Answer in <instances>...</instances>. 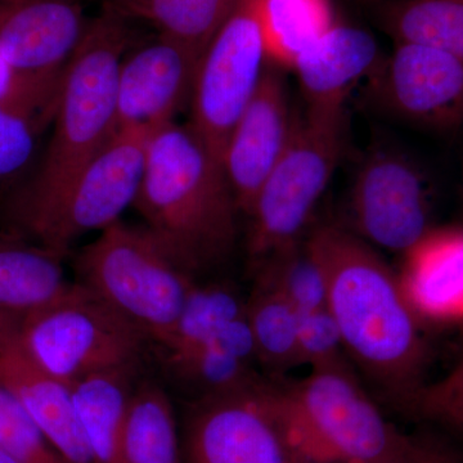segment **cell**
I'll return each instance as SVG.
<instances>
[{"label":"cell","mask_w":463,"mask_h":463,"mask_svg":"<svg viewBox=\"0 0 463 463\" xmlns=\"http://www.w3.org/2000/svg\"><path fill=\"white\" fill-rule=\"evenodd\" d=\"M345 118L295 116L288 147L259 191L249 218L252 263L307 236L310 219L339 164Z\"/></svg>","instance_id":"cell-7"},{"label":"cell","mask_w":463,"mask_h":463,"mask_svg":"<svg viewBox=\"0 0 463 463\" xmlns=\"http://www.w3.org/2000/svg\"><path fill=\"white\" fill-rule=\"evenodd\" d=\"M200 58L187 45L161 33L124 57L116 90L114 133H152L172 123L183 105L191 102Z\"/></svg>","instance_id":"cell-12"},{"label":"cell","mask_w":463,"mask_h":463,"mask_svg":"<svg viewBox=\"0 0 463 463\" xmlns=\"http://www.w3.org/2000/svg\"><path fill=\"white\" fill-rule=\"evenodd\" d=\"M259 365L273 377L300 365L298 312L273 286L255 282L246 303Z\"/></svg>","instance_id":"cell-22"},{"label":"cell","mask_w":463,"mask_h":463,"mask_svg":"<svg viewBox=\"0 0 463 463\" xmlns=\"http://www.w3.org/2000/svg\"><path fill=\"white\" fill-rule=\"evenodd\" d=\"M343 337L328 307L298 315L300 365L312 368L345 361Z\"/></svg>","instance_id":"cell-30"},{"label":"cell","mask_w":463,"mask_h":463,"mask_svg":"<svg viewBox=\"0 0 463 463\" xmlns=\"http://www.w3.org/2000/svg\"><path fill=\"white\" fill-rule=\"evenodd\" d=\"M248 298L227 282L194 281L163 356L187 354L246 313Z\"/></svg>","instance_id":"cell-25"},{"label":"cell","mask_w":463,"mask_h":463,"mask_svg":"<svg viewBox=\"0 0 463 463\" xmlns=\"http://www.w3.org/2000/svg\"><path fill=\"white\" fill-rule=\"evenodd\" d=\"M269 383L292 440L310 463H373L408 437L383 416L346 361Z\"/></svg>","instance_id":"cell-4"},{"label":"cell","mask_w":463,"mask_h":463,"mask_svg":"<svg viewBox=\"0 0 463 463\" xmlns=\"http://www.w3.org/2000/svg\"><path fill=\"white\" fill-rule=\"evenodd\" d=\"M79 283L114 307L163 349L196 279L185 273L146 228L121 221L100 232L76 258Z\"/></svg>","instance_id":"cell-5"},{"label":"cell","mask_w":463,"mask_h":463,"mask_svg":"<svg viewBox=\"0 0 463 463\" xmlns=\"http://www.w3.org/2000/svg\"><path fill=\"white\" fill-rule=\"evenodd\" d=\"M128 20L108 5L88 24L63 71L43 165L9 206L14 230L50 205L114 134L118 70L132 41Z\"/></svg>","instance_id":"cell-3"},{"label":"cell","mask_w":463,"mask_h":463,"mask_svg":"<svg viewBox=\"0 0 463 463\" xmlns=\"http://www.w3.org/2000/svg\"><path fill=\"white\" fill-rule=\"evenodd\" d=\"M307 241L327 279V307L346 354L390 403L412 412L428 347L398 273L346 227L317 225Z\"/></svg>","instance_id":"cell-1"},{"label":"cell","mask_w":463,"mask_h":463,"mask_svg":"<svg viewBox=\"0 0 463 463\" xmlns=\"http://www.w3.org/2000/svg\"><path fill=\"white\" fill-rule=\"evenodd\" d=\"M440 383L452 388L463 389V356L456 367L443 380H440Z\"/></svg>","instance_id":"cell-34"},{"label":"cell","mask_w":463,"mask_h":463,"mask_svg":"<svg viewBox=\"0 0 463 463\" xmlns=\"http://www.w3.org/2000/svg\"><path fill=\"white\" fill-rule=\"evenodd\" d=\"M376 39L359 27L335 23L295 61L307 112L326 118L346 116L350 93L383 62Z\"/></svg>","instance_id":"cell-15"},{"label":"cell","mask_w":463,"mask_h":463,"mask_svg":"<svg viewBox=\"0 0 463 463\" xmlns=\"http://www.w3.org/2000/svg\"><path fill=\"white\" fill-rule=\"evenodd\" d=\"M121 463H181L172 401L154 381H139L134 392L121 440Z\"/></svg>","instance_id":"cell-21"},{"label":"cell","mask_w":463,"mask_h":463,"mask_svg":"<svg viewBox=\"0 0 463 463\" xmlns=\"http://www.w3.org/2000/svg\"><path fill=\"white\" fill-rule=\"evenodd\" d=\"M432 199L430 178L410 154L376 146L350 188L352 232L371 246L404 255L434 228Z\"/></svg>","instance_id":"cell-10"},{"label":"cell","mask_w":463,"mask_h":463,"mask_svg":"<svg viewBox=\"0 0 463 463\" xmlns=\"http://www.w3.org/2000/svg\"><path fill=\"white\" fill-rule=\"evenodd\" d=\"M90 21L76 0L0 3V56L25 74H58L83 38Z\"/></svg>","instance_id":"cell-14"},{"label":"cell","mask_w":463,"mask_h":463,"mask_svg":"<svg viewBox=\"0 0 463 463\" xmlns=\"http://www.w3.org/2000/svg\"><path fill=\"white\" fill-rule=\"evenodd\" d=\"M20 237L0 236V312L23 319L54 303L72 283L65 254Z\"/></svg>","instance_id":"cell-20"},{"label":"cell","mask_w":463,"mask_h":463,"mask_svg":"<svg viewBox=\"0 0 463 463\" xmlns=\"http://www.w3.org/2000/svg\"><path fill=\"white\" fill-rule=\"evenodd\" d=\"M0 463H18L16 459L14 458V457H11L8 455L7 452H5V449H2L0 448Z\"/></svg>","instance_id":"cell-35"},{"label":"cell","mask_w":463,"mask_h":463,"mask_svg":"<svg viewBox=\"0 0 463 463\" xmlns=\"http://www.w3.org/2000/svg\"><path fill=\"white\" fill-rule=\"evenodd\" d=\"M17 343L33 364L67 385L103 371L142 365L154 345L79 282L54 303L23 318Z\"/></svg>","instance_id":"cell-6"},{"label":"cell","mask_w":463,"mask_h":463,"mask_svg":"<svg viewBox=\"0 0 463 463\" xmlns=\"http://www.w3.org/2000/svg\"><path fill=\"white\" fill-rule=\"evenodd\" d=\"M151 133L118 130L50 205L16 228L33 242L69 254L79 237L106 230L134 205Z\"/></svg>","instance_id":"cell-8"},{"label":"cell","mask_w":463,"mask_h":463,"mask_svg":"<svg viewBox=\"0 0 463 463\" xmlns=\"http://www.w3.org/2000/svg\"><path fill=\"white\" fill-rule=\"evenodd\" d=\"M295 116L285 80L265 66L260 83L225 146L223 169L241 212L249 216L270 172L288 147Z\"/></svg>","instance_id":"cell-13"},{"label":"cell","mask_w":463,"mask_h":463,"mask_svg":"<svg viewBox=\"0 0 463 463\" xmlns=\"http://www.w3.org/2000/svg\"><path fill=\"white\" fill-rule=\"evenodd\" d=\"M0 379L66 463H94L76 416L71 386L33 364L17 339L0 349Z\"/></svg>","instance_id":"cell-17"},{"label":"cell","mask_w":463,"mask_h":463,"mask_svg":"<svg viewBox=\"0 0 463 463\" xmlns=\"http://www.w3.org/2000/svg\"><path fill=\"white\" fill-rule=\"evenodd\" d=\"M334 24L330 0H264L268 60L292 67L298 54Z\"/></svg>","instance_id":"cell-26"},{"label":"cell","mask_w":463,"mask_h":463,"mask_svg":"<svg viewBox=\"0 0 463 463\" xmlns=\"http://www.w3.org/2000/svg\"><path fill=\"white\" fill-rule=\"evenodd\" d=\"M255 272L259 281L279 289L298 315L327 307V279L307 236L268 255L255 264Z\"/></svg>","instance_id":"cell-27"},{"label":"cell","mask_w":463,"mask_h":463,"mask_svg":"<svg viewBox=\"0 0 463 463\" xmlns=\"http://www.w3.org/2000/svg\"><path fill=\"white\" fill-rule=\"evenodd\" d=\"M412 413L450 423L463 430V389L443 383L423 386L414 401Z\"/></svg>","instance_id":"cell-31"},{"label":"cell","mask_w":463,"mask_h":463,"mask_svg":"<svg viewBox=\"0 0 463 463\" xmlns=\"http://www.w3.org/2000/svg\"><path fill=\"white\" fill-rule=\"evenodd\" d=\"M23 319L0 312V349L16 340Z\"/></svg>","instance_id":"cell-33"},{"label":"cell","mask_w":463,"mask_h":463,"mask_svg":"<svg viewBox=\"0 0 463 463\" xmlns=\"http://www.w3.org/2000/svg\"><path fill=\"white\" fill-rule=\"evenodd\" d=\"M373 463H463V456L437 439L408 435L398 449Z\"/></svg>","instance_id":"cell-32"},{"label":"cell","mask_w":463,"mask_h":463,"mask_svg":"<svg viewBox=\"0 0 463 463\" xmlns=\"http://www.w3.org/2000/svg\"><path fill=\"white\" fill-rule=\"evenodd\" d=\"M134 206L194 279L222 263L236 242L239 207L223 165L190 125L172 121L151 133Z\"/></svg>","instance_id":"cell-2"},{"label":"cell","mask_w":463,"mask_h":463,"mask_svg":"<svg viewBox=\"0 0 463 463\" xmlns=\"http://www.w3.org/2000/svg\"><path fill=\"white\" fill-rule=\"evenodd\" d=\"M376 8L381 29L394 43H421L463 57V0H389Z\"/></svg>","instance_id":"cell-23"},{"label":"cell","mask_w":463,"mask_h":463,"mask_svg":"<svg viewBox=\"0 0 463 463\" xmlns=\"http://www.w3.org/2000/svg\"><path fill=\"white\" fill-rule=\"evenodd\" d=\"M142 365L90 374L72 383L76 416L94 463H121V440Z\"/></svg>","instance_id":"cell-19"},{"label":"cell","mask_w":463,"mask_h":463,"mask_svg":"<svg viewBox=\"0 0 463 463\" xmlns=\"http://www.w3.org/2000/svg\"><path fill=\"white\" fill-rule=\"evenodd\" d=\"M163 364L191 401L250 388L264 379L257 370V346L246 313L194 352L163 356Z\"/></svg>","instance_id":"cell-18"},{"label":"cell","mask_w":463,"mask_h":463,"mask_svg":"<svg viewBox=\"0 0 463 463\" xmlns=\"http://www.w3.org/2000/svg\"><path fill=\"white\" fill-rule=\"evenodd\" d=\"M236 0H115L108 3L128 18L152 24L161 35L203 56Z\"/></svg>","instance_id":"cell-24"},{"label":"cell","mask_w":463,"mask_h":463,"mask_svg":"<svg viewBox=\"0 0 463 463\" xmlns=\"http://www.w3.org/2000/svg\"><path fill=\"white\" fill-rule=\"evenodd\" d=\"M115 2V0H108V3Z\"/></svg>","instance_id":"cell-38"},{"label":"cell","mask_w":463,"mask_h":463,"mask_svg":"<svg viewBox=\"0 0 463 463\" xmlns=\"http://www.w3.org/2000/svg\"><path fill=\"white\" fill-rule=\"evenodd\" d=\"M403 257L399 281L420 321L463 322V227L432 228Z\"/></svg>","instance_id":"cell-16"},{"label":"cell","mask_w":463,"mask_h":463,"mask_svg":"<svg viewBox=\"0 0 463 463\" xmlns=\"http://www.w3.org/2000/svg\"><path fill=\"white\" fill-rule=\"evenodd\" d=\"M368 79L374 105L404 123L449 132L463 124V57L434 45L395 42Z\"/></svg>","instance_id":"cell-11"},{"label":"cell","mask_w":463,"mask_h":463,"mask_svg":"<svg viewBox=\"0 0 463 463\" xmlns=\"http://www.w3.org/2000/svg\"><path fill=\"white\" fill-rule=\"evenodd\" d=\"M2 2H11V0H0V3Z\"/></svg>","instance_id":"cell-37"},{"label":"cell","mask_w":463,"mask_h":463,"mask_svg":"<svg viewBox=\"0 0 463 463\" xmlns=\"http://www.w3.org/2000/svg\"><path fill=\"white\" fill-rule=\"evenodd\" d=\"M0 448L18 463H66L0 379Z\"/></svg>","instance_id":"cell-29"},{"label":"cell","mask_w":463,"mask_h":463,"mask_svg":"<svg viewBox=\"0 0 463 463\" xmlns=\"http://www.w3.org/2000/svg\"><path fill=\"white\" fill-rule=\"evenodd\" d=\"M181 463H310L286 428L269 379L191 401L183 420Z\"/></svg>","instance_id":"cell-9"},{"label":"cell","mask_w":463,"mask_h":463,"mask_svg":"<svg viewBox=\"0 0 463 463\" xmlns=\"http://www.w3.org/2000/svg\"><path fill=\"white\" fill-rule=\"evenodd\" d=\"M58 102L0 100V182L8 181L32 160L39 134L53 121Z\"/></svg>","instance_id":"cell-28"},{"label":"cell","mask_w":463,"mask_h":463,"mask_svg":"<svg viewBox=\"0 0 463 463\" xmlns=\"http://www.w3.org/2000/svg\"><path fill=\"white\" fill-rule=\"evenodd\" d=\"M361 2L367 3V5H373V7H376V5H383V3L389 2V0H361Z\"/></svg>","instance_id":"cell-36"}]
</instances>
